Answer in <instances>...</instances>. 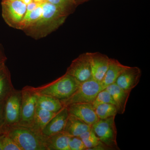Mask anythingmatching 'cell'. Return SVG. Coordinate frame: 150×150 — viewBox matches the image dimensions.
Listing matches in <instances>:
<instances>
[{"label":"cell","instance_id":"cell-18","mask_svg":"<svg viewBox=\"0 0 150 150\" xmlns=\"http://www.w3.org/2000/svg\"><path fill=\"white\" fill-rule=\"evenodd\" d=\"M57 112H51L36 106L34 119L31 127L42 133V130Z\"/></svg>","mask_w":150,"mask_h":150},{"label":"cell","instance_id":"cell-1","mask_svg":"<svg viewBox=\"0 0 150 150\" xmlns=\"http://www.w3.org/2000/svg\"><path fill=\"white\" fill-rule=\"evenodd\" d=\"M5 132L16 143L21 150H47V137L31 127L18 124L5 127Z\"/></svg>","mask_w":150,"mask_h":150},{"label":"cell","instance_id":"cell-23","mask_svg":"<svg viewBox=\"0 0 150 150\" xmlns=\"http://www.w3.org/2000/svg\"><path fill=\"white\" fill-rule=\"evenodd\" d=\"M86 147V150H91L99 144L100 141L92 129L86 131L79 136Z\"/></svg>","mask_w":150,"mask_h":150},{"label":"cell","instance_id":"cell-20","mask_svg":"<svg viewBox=\"0 0 150 150\" xmlns=\"http://www.w3.org/2000/svg\"><path fill=\"white\" fill-rule=\"evenodd\" d=\"M37 106L48 111L57 112L64 107L61 100L49 96L38 95Z\"/></svg>","mask_w":150,"mask_h":150},{"label":"cell","instance_id":"cell-25","mask_svg":"<svg viewBox=\"0 0 150 150\" xmlns=\"http://www.w3.org/2000/svg\"><path fill=\"white\" fill-rule=\"evenodd\" d=\"M3 150H21L10 137L4 132L2 140Z\"/></svg>","mask_w":150,"mask_h":150},{"label":"cell","instance_id":"cell-9","mask_svg":"<svg viewBox=\"0 0 150 150\" xmlns=\"http://www.w3.org/2000/svg\"><path fill=\"white\" fill-rule=\"evenodd\" d=\"M43 10L42 16L35 25H44L52 22H57L60 24L64 21L68 12L65 9L47 1L41 4Z\"/></svg>","mask_w":150,"mask_h":150},{"label":"cell","instance_id":"cell-28","mask_svg":"<svg viewBox=\"0 0 150 150\" xmlns=\"http://www.w3.org/2000/svg\"><path fill=\"white\" fill-rule=\"evenodd\" d=\"M5 102L0 104V133L5 132Z\"/></svg>","mask_w":150,"mask_h":150},{"label":"cell","instance_id":"cell-3","mask_svg":"<svg viewBox=\"0 0 150 150\" xmlns=\"http://www.w3.org/2000/svg\"><path fill=\"white\" fill-rule=\"evenodd\" d=\"M104 89L101 81L91 79L81 83L72 95L61 100L64 107L77 103H92L99 92Z\"/></svg>","mask_w":150,"mask_h":150},{"label":"cell","instance_id":"cell-13","mask_svg":"<svg viewBox=\"0 0 150 150\" xmlns=\"http://www.w3.org/2000/svg\"><path fill=\"white\" fill-rule=\"evenodd\" d=\"M69 114L67 107H64L57 112L42 130V133L46 137L62 132L64 129Z\"/></svg>","mask_w":150,"mask_h":150},{"label":"cell","instance_id":"cell-7","mask_svg":"<svg viewBox=\"0 0 150 150\" xmlns=\"http://www.w3.org/2000/svg\"><path fill=\"white\" fill-rule=\"evenodd\" d=\"M66 73L74 78L80 83L92 79L87 53L81 54L74 59L68 67Z\"/></svg>","mask_w":150,"mask_h":150},{"label":"cell","instance_id":"cell-4","mask_svg":"<svg viewBox=\"0 0 150 150\" xmlns=\"http://www.w3.org/2000/svg\"><path fill=\"white\" fill-rule=\"evenodd\" d=\"M115 116L103 119H99L91 126L95 134L100 142L110 150L119 149L117 144V129L115 121Z\"/></svg>","mask_w":150,"mask_h":150},{"label":"cell","instance_id":"cell-5","mask_svg":"<svg viewBox=\"0 0 150 150\" xmlns=\"http://www.w3.org/2000/svg\"><path fill=\"white\" fill-rule=\"evenodd\" d=\"M22 94L21 116L18 124L31 127L37 106L38 94L33 87L26 86L21 90Z\"/></svg>","mask_w":150,"mask_h":150},{"label":"cell","instance_id":"cell-34","mask_svg":"<svg viewBox=\"0 0 150 150\" xmlns=\"http://www.w3.org/2000/svg\"><path fill=\"white\" fill-rule=\"evenodd\" d=\"M2 61L1 60H0V68H1V67H2Z\"/></svg>","mask_w":150,"mask_h":150},{"label":"cell","instance_id":"cell-27","mask_svg":"<svg viewBox=\"0 0 150 150\" xmlns=\"http://www.w3.org/2000/svg\"><path fill=\"white\" fill-rule=\"evenodd\" d=\"M46 1L63 8L68 12V8L70 5L76 4L74 0H46Z\"/></svg>","mask_w":150,"mask_h":150},{"label":"cell","instance_id":"cell-6","mask_svg":"<svg viewBox=\"0 0 150 150\" xmlns=\"http://www.w3.org/2000/svg\"><path fill=\"white\" fill-rule=\"evenodd\" d=\"M21 91L15 89L4 103L5 127L18 125L21 116Z\"/></svg>","mask_w":150,"mask_h":150},{"label":"cell","instance_id":"cell-10","mask_svg":"<svg viewBox=\"0 0 150 150\" xmlns=\"http://www.w3.org/2000/svg\"><path fill=\"white\" fill-rule=\"evenodd\" d=\"M66 107L69 114L74 115L89 126H92L99 120L92 103H74Z\"/></svg>","mask_w":150,"mask_h":150},{"label":"cell","instance_id":"cell-17","mask_svg":"<svg viewBox=\"0 0 150 150\" xmlns=\"http://www.w3.org/2000/svg\"><path fill=\"white\" fill-rule=\"evenodd\" d=\"M70 137L62 131L47 137L46 140L47 150H70L69 143Z\"/></svg>","mask_w":150,"mask_h":150},{"label":"cell","instance_id":"cell-29","mask_svg":"<svg viewBox=\"0 0 150 150\" xmlns=\"http://www.w3.org/2000/svg\"><path fill=\"white\" fill-rule=\"evenodd\" d=\"M40 4L34 2H32V3L29 4L27 5V6H26V12H25V14L29 13L30 12L34 10L38 6H39Z\"/></svg>","mask_w":150,"mask_h":150},{"label":"cell","instance_id":"cell-31","mask_svg":"<svg viewBox=\"0 0 150 150\" xmlns=\"http://www.w3.org/2000/svg\"><path fill=\"white\" fill-rule=\"evenodd\" d=\"M23 3H24L25 5L29 4L30 3H32L33 2V0H21Z\"/></svg>","mask_w":150,"mask_h":150},{"label":"cell","instance_id":"cell-12","mask_svg":"<svg viewBox=\"0 0 150 150\" xmlns=\"http://www.w3.org/2000/svg\"><path fill=\"white\" fill-rule=\"evenodd\" d=\"M142 72L138 67H127L117 78L115 83L121 88L131 92L139 82Z\"/></svg>","mask_w":150,"mask_h":150},{"label":"cell","instance_id":"cell-26","mask_svg":"<svg viewBox=\"0 0 150 150\" xmlns=\"http://www.w3.org/2000/svg\"><path fill=\"white\" fill-rule=\"evenodd\" d=\"M69 145L70 150H86V149L79 137H70Z\"/></svg>","mask_w":150,"mask_h":150},{"label":"cell","instance_id":"cell-35","mask_svg":"<svg viewBox=\"0 0 150 150\" xmlns=\"http://www.w3.org/2000/svg\"><path fill=\"white\" fill-rule=\"evenodd\" d=\"M3 1H13V0H3Z\"/></svg>","mask_w":150,"mask_h":150},{"label":"cell","instance_id":"cell-8","mask_svg":"<svg viewBox=\"0 0 150 150\" xmlns=\"http://www.w3.org/2000/svg\"><path fill=\"white\" fill-rule=\"evenodd\" d=\"M4 18L10 24H18L26 12L27 5L21 0L3 1L2 3Z\"/></svg>","mask_w":150,"mask_h":150},{"label":"cell","instance_id":"cell-2","mask_svg":"<svg viewBox=\"0 0 150 150\" xmlns=\"http://www.w3.org/2000/svg\"><path fill=\"white\" fill-rule=\"evenodd\" d=\"M80 84L74 78L66 73L52 82L33 88L38 95L49 96L63 100L71 96Z\"/></svg>","mask_w":150,"mask_h":150},{"label":"cell","instance_id":"cell-11","mask_svg":"<svg viewBox=\"0 0 150 150\" xmlns=\"http://www.w3.org/2000/svg\"><path fill=\"white\" fill-rule=\"evenodd\" d=\"M91 68L92 79L101 81L109 65L110 58L100 52H87Z\"/></svg>","mask_w":150,"mask_h":150},{"label":"cell","instance_id":"cell-15","mask_svg":"<svg viewBox=\"0 0 150 150\" xmlns=\"http://www.w3.org/2000/svg\"><path fill=\"white\" fill-rule=\"evenodd\" d=\"M128 66L122 64L116 59H110L108 68L101 83L105 89L115 81Z\"/></svg>","mask_w":150,"mask_h":150},{"label":"cell","instance_id":"cell-14","mask_svg":"<svg viewBox=\"0 0 150 150\" xmlns=\"http://www.w3.org/2000/svg\"><path fill=\"white\" fill-rule=\"evenodd\" d=\"M105 89L110 93L114 100L117 113L123 114L126 110V104L131 92L124 90L115 83L108 86Z\"/></svg>","mask_w":150,"mask_h":150},{"label":"cell","instance_id":"cell-16","mask_svg":"<svg viewBox=\"0 0 150 150\" xmlns=\"http://www.w3.org/2000/svg\"><path fill=\"white\" fill-rule=\"evenodd\" d=\"M91 129V126L84 123L74 115L69 114L63 131L71 137H79Z\"/></svg>","mask_w":150,"mask_h":150},{"label":"cell","instance_id":"cell-30","mask_svg":"<svg viewBox=\"0 0 150 150\" xmlns=\"http://www.w3.org/2000/svg\"><path fill=\"white\" fill-rule=\"evenodd\" d=\"M4 132L0 133V150H3L2 140Z\"/></svg>","mask_w":150,"mask_h":150},{"label":"cell","instance_id":"cell-33","mask_svg":"<svg viewBox=\"0 0 150 150\" xmlns=\"http://www.w3.org/2000/svg\"><path fill=\"white\" fill-rule=\"evenodd\" d=\"M75 2L76 3H82L83 2H85L87 0H74Z\"/></svg>","mask_w":150,"mask_h":150},{"label":"cell","instance_id":"cell-21","mask_svg":"<svg viewBox=\"0 0 150 150\" xmlns=\"http://www.w3.org/2000/svg\"><path fill=\"white\" fill-rule=\"evenodd\" d=\"M43 10L41 4L36 8L29 13L25 14L18 25V28H25L35 25L42 16Z\"/></svg>","mask_w":150,"mask_h":150},{"label":"cell","instance_id":"cell-24","mask_svg":"<svg viewBox=\"0 0 150 150\" xmlns=\"http://www.w3.org/2000/svg\"><path fill=\"white\" fill-rule=\"evenodd\" d=\"M104 103H110L115 105V103L112 96L105 89L99 92L92 103L94 108L98 105Z\"/></svg>","mask_w":150,"mask_h":150},{"label":"cell","instance_id":"cell-32","mask_svg":"<svg viewBox=\"0 0 150 150\" xmlns=\"http://www.w3.org/2000/svg\"><path fill=\"white\" fill-rule=\"evenodd\" d=\"M34 2L38 3V4H42L44 2L46 1V0H33Z\"/></svg>","mask_w":150,"mask_h":150},{"label":"cell","instance_id":"cell-22","mask_svg":"<svg viewBox=\"0 0 150 150\" xmlns=\"http://www.w3.org/2000/svg\"><path fill=\"white\" fill-rule=\"evenodd\" d=\"M94 109L97 116L99 119H105L112 116H115L118 113L115 105L110 103L99 105Z\"/></svg>","mask_w":150,"mask_h":150},{"label":"cell","instance_id":"cell-19","mask_svg":"<svg viewBox=\"0 0 150 150\" xmlns=\"http://www.w3.org/2000/svg\"><path fill=\"white\" fill-rule=\"evenodd\" d=\"M15 89L10 77L4 67L0 68V104L6 100Z\"/></svg>","mask_w":150,"mask_h":150}]
</instances>
